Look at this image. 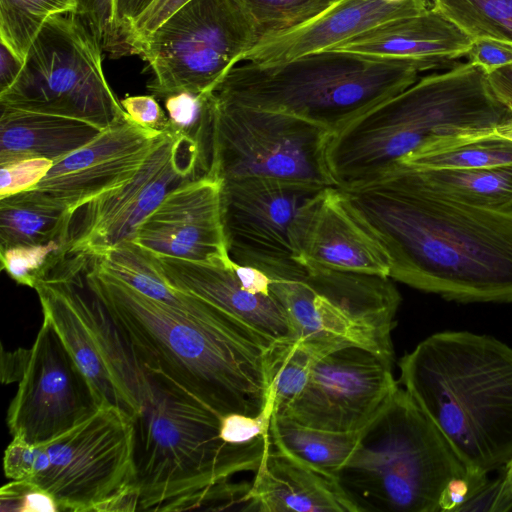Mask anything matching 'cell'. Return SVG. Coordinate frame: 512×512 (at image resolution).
Instances as JSON below:
<instances>
[{
	"label": "cell",
	"mask_w": 512,
	"mask_h": 512,
	"mask_svg": "<svg viewBox=\"0 0 512 512\" xmlns=\"http://www.w3.org/2000/svg\"><path fill=\"white\" fill-rule=\"evenodd\" d=\"M342 190L389 254L391 279L450 301L512 302V212L443 196L397 167Z\"/></svg>",
	"instance_id": "6da1fadb"
},
{
	"label": "cell",
	"mask_w": 512,
	"mask_h": 512,
	"mask_svg": "<svg viewBox=\"0 0 512 512\" xmlns=\"http://www.w3.org/2000/svg\"><path fill=\"white\" fill-rule=\"evenodd\" d=\"M84 279L152 381L180 390L219 416H257L264 410L267 357L277 341L239 319L210 324L188 317L93 261Z\"/></svg>",
	"instance_id": "7a4b0ae2"
},
{
	"label": "cell",
	"mask_w": 512,
	"mask_h": 512,
	"mask_svg": "<svg viewBox=\"0 0 512 512\" xmlns=\"http://www.w3.org/2000/svg\"><path fill=\"white\" fill-rule=\"evenodd\" d=\"M403 388L479 474L512 459V347L468 331L421 341L399 361Z\"/></svg>",
	"instance_id": "3957f363"
},
{
	"label": "cell",
	"mask_w": 512,
	"mask_h": 512,
	"mask_svg": "<svg viewBox=\"0 0 512 512\" xmlns=\"http://www.w3.org/2000/svg\"><path fill=\"white\" fill-rule=\"evenodd\" d=\"M354 512L460 511L488 482L398 386L336 473Z\"/></svg>",
	"instance_id": "277c9868"
},
{
	"label": "cell",
	"mask_w": 512,
	"mask_h": 512,
	"mask_svg": "<svg viewBox=\"0 0 512 512\" xmlns=\"http://www.w3.org/2000/svg\"><path fill=\"white\" fill-rule=\"evenodd\" d=\"M512 124V112L488 75L469 62L417 80L330 139L327 158L339 188L383 174L413 152L463 135Z\"/></svg>",
	"instance_id": "5b68a950"
},
{
	"label": "cell",
	"mask_w": 512,
	"mask_h": 512,
	"mask_svg": "<svg viewBox=\"0 0 512 512\" xmlns=\"http://www.w3.org/2000/svg\"><path fill=\"white\" fill-rule=\"evenodd\" d=\"M152 383L151 401L135 421L137 510L200 508L216 486L258 469L269 434L228 443L220 436L221 416L180 390Z\"/></svg>",
	"instance_id": "8992f818"
},
{
	"label": "cell",
	"mask_w": 512,
	"mask_h": 512,
	"mask_svg": "<svg viewBox=\"0 0 512 512\" xmlns=\"http://www.w3.org/2000/svg\"><path fill=\"white\" fill-rule=\"evenodd\" d=\"M426 65L326 50L286 62L235 66L214 93L253 108L290 114L332 135L418 80Z\"/></svg>",
	"instance_id": "52a82bcc"
},
{
	"label": "cell",
	"mask_w": 512,
	"mask_h": 512,
	"mask_svg": "<svg viewBox=\"0 0 512 512\" xmlns=\"http://www.w3.org/2000/svg\"><path fill=\"white\" fill-rule=\"evenodd\" d=\"M99 43L75 14L50 18L0 105L79 119L104 130L127 114L109 86Z\"/></svg>",
	"instance_id": "ba28073f"
},
{
	"label": "cell",
	"mask_w": 512,
	"mask_h": 512,
	"mask_svg": "<svg viewBox=\"0 0 512 512\" xmlns=\"http://www.w3.org/2000/svg\"><path fill=\"white\" fill-rule=\"evenodd\" d=\"M293 339L342 341L393 363L391 331L401 296L387 276L305 267L293 278H271Z\"/></svg>",
	"instance_id": "9c48e42d"
},
{
	"label": "cell",
	"mask_w": 512,
	"mask_h": 512,
	"mask_svg": "<svg viewBox=\"0 0 512 512\" xmlns=\"http://www.w3.org/2000/svg\"><path fill=\"white\" fill-rule=\"evenodd\" d=\"M260 38L240 0H191L133 54L148 63L153 74L148 89L156 98L213 93Z\"/></svg>",
	"instance_id": "30bf717a"
},
{
	"label": "cell",
	"mask_w": 512,
	"mask_h": 512,
	"mask_svg": "<svg viewBox=\"0 0 512 512\" xmlns=\"http://www.w3.org/2000/svg\"><path fill=\"white\" fill-rule=\"evenodd\" d=\"M214 96L208 173L222 182L269 178L338 187L327 158L329 131L290 114Z\"/></svg>",
	"instance_id": "8fae6325"
},
{
	"label": "cell",
	"mask_w": 512,
	"mask_h": 512,
	"mask_svg": "<svg viewBox=\"0 0 512 512\" xmlns=\"http://www.w3.org/2000/svg\"><path fill=\"white\" fill-rule=\"evenodd\" d=\"M45 471L30 480L47 491L61 511L138 509L135 420L115 407H101L63 434L41 443Z\"/></svg>",
	"instance_id": "7c38bea8"
},
{
	"label": "cell",
	"mask_w": 512,
	"mask_h": 512,
	"mask_svg": "<svg viewBox=\"0 0 512 512\" xmlns=\"http://www.w3.org/2000/svg\"><path fill=\"white\" fill-rule=\"evenodd\" d=\"M80 277L40 281L43 317L58 333L88 381L99 407H115L135 421L146 411L153 383L100 302L80 290Z\"/></svg>",
	"instance_id": "4fadbf2b"
},
{
	"label": "cell",
	"mask_w": 512,
	"mask_h": 512,
	"mask_svg": "<svg viewBox=\"0 0 512 512\" xmlns=\"http://www.w3.org/2000/svg\"><path fill=\"white\" fill-rule=\"evenodd\" d=\"M206 174L198 145L166 130L139 172L86 204L73 217L67 260L88 264L124 241L180 184Z\"/></svg>",
	"instance_id": "5bb4252c"
},
{
	"label": "cell",
	"mask_w": 512,
	"mask_h": 512,
	"mask_svg": "<svg viewBox=\"0 0 512 512\" xmlns=\"http://www.w3.org/2000/svg\"><path fill=\"white\" fill-rule=\"evenodd\" d=\"M321 187L269 178L223 182L222 213L230 258L288 278L302 268L295 261L291 229L301 208Z\"/></svg>",
	"instance_id": "9a60e30c"
},
{
	"label": "cell",
	"mask_w": 512,
	"mask_h": 512,
	"mask_svg": "<svg viewBox=\"0 0 512 512\" xmlns=\"http://www.w3.org/2000/svg\"><path fill=\"white\" fill-rule=\"evenodd\" d=\"M18 382L7 426L12 437L31 444L63 434L100 408L85 376L44 317Z\"/></svg>",
	"instance_id": "2e32d148"
},
{
	"label": "cell",
	"mask_w": 512,
	"mask_h": 512,
	"mask_svg": "<svg viewBox=\"0 0 512 512\" xmlns=\"http://www.w3.org/2000/svg\"><path fill=\"white\" fill-rule=\"evenodd\" d=\"M398 386L391 362L368 349L344 346L322 357L300 394L275 414L322 430L359 432Z\"/></svg>",
	"instance_id": "e0dca14e"
},
{
	"label": "cell",
	"mask_w": 512,
	"mask_h": 512,
	"mask_svg": "<svg viewBox=\"0 0 512 512\" xmlns=\"http://www.w3.org/2000/svg\"><path fill=\"white\" fill-rule=\"evenodd\" d=\"M165 131L144 128L128 115L55 161L34 188L75 215L92 200L130 181Z\"/></svg>",
	"instance_id": "ac0fdd59"
},
{
	"label": "cell",
	"mask_w": 512,
	"mask_h": 512,
	"mask_svg": "<svg viewBox=\"0 0 512 512\" xmlns=\"http://www.w3.org/2000/svg\"><path fill=\"white\" fill-rule=\"evenodd\" d=\"M222 185L206 173L175 187L140 224L132 241L155 256L230 267Z\"/></svg>",
	"instance_id": "d6986e66"
},
{
	"label": "cell",
	"mask_w": 512,
	"mask_h": 512,
	"mask_svg": "<svg viewBox=\"0 0 512 512\" xmlns=\"http://www.w3.org/2000/svg\"><path fill=\"white\" fill-rule=\"evenodd\" d=\"M291 244L304 267L389 277L391 259L339 187H325L299 211Z\"/></svg>",
	"instance_id": "ffe728a7"
},
{
	"label": "cell",
	"mask_w": 512,
	"mask_h": 512,
	"mask_svg": "<svg viewBox=\"0 0 512 512\" xmlns=\"http://www.w3.org/2000/svg\"><path fill=\"white\" fill-rule=\"evenodd\" d=\"M429 9L423 0L388 3L384 0H335L309 20L262 37L243 61L269 65L310 53L330 50L365 31L392 19Z\"/></svg>",
	"instance_id": "44dd1931"
},
{
	"label": "cell",
	"mask_w": 512,
	"mask_h": 512,
	"mask_svg": "<svg viewBox=\"0 0 512 512\" xmlns=\"http://www.w3.org/2000/svg\"><path fill=\"white\" fill-rule=\"evenodd\" d=\"M472 41L442 12L429 8L383 22L330 50L380 60L417 62L435 69L464 56Z\"/></svg>",
	"instance_id": "7402d4cb"
},
{
	"label": "cell",
	"mask_w": 512,
	"mask_h": 512,
	"mask_svg": "<svg viewBox=\"0 0 512 512\" xmlns=\"http://www.w3.org/2000/svg\"><path fill=\"white\" fill-rule=\"evenodd\" d=\"M155 258L165 278L177 289L210 302L277 342L293 339L285 311L274 295L246 290L231 266Z\"/></svg>",
	"instance_id": "603a6c76"
},
{
	"label": "cell",
	"mask_w": 512,
	"mask_h": 512,
	"mask_svg": "<svg viewBox=\"0 0 512 512\" xmlns=\"http://www.w3.org/2000/svg\"><path fill=\"white\" fill-rule=\"evenodd\" d=\"M255 472L244 511L354 512L334 477L271 446Z\"/></svg>",
	"instance_id": "cb8c5ba5"
},
{
	"label": "cell",
	"mask_w": 512,
	"mask_h": 512,
	"mask_svg": "<svg viewBox=\"0 0 512 512\" xmlns=\"http://www.w3.org/2000/svg\"><path fill=\"white\" fill-rule=\"evenodd\" d=\"M0 107V164L27 158L55 162L89 143L102 131L79 119Z\"/></svg>",
	"instance_id": "d4e9b609"
},
{
	"label": "cell",
	"mask_w": 512,
	"mask_h": 512,
	"mask_svg": "<svg viewBox=\"0 0 512 512\" xmlns=\"http://www.w3.org/2000/svg\"><path fill=\"white\" fill-rule=\"evenodd\" d=\"M93 262L140 293L193 319L221 324L236 318L210 302L172 286L155 256L134 241L118 244Z\"/></svg>",
	"instance_id": "484cf974"
},
{
	"label": "cell",
	"mask_w": 512,
	"mask_h": 512,
	"mask_svg": "<svg viewBox=\"0 0 512 512\" xmlns=\"http://www.w3.org/2000/svg\"><path fill=\"white\" fill-rule=\"evenodd\" d=\"M393 167L443 196L482 208L512 212V163L472 169H424L402 164Z\"/></svg>",
	"instance_id": "4316f807"
},
{
	"label": "cell",
	"mask_w": 512,
	"mask_h": 512,
	"mask_svg": "<svg viewBox=\"0 0 512 512\" xmlns=\"http://www.w3.org/2000/svg\"><path fill=\"white\" fill-rule=\"evenodd\" d=\"M73 217L35 189L0 198V250L44 244L70 234Z\"/></svg>",
	"instance_id": "83f0119b"
},
{
	"label": "cell",
	"mask_w": 512,
	"mask_h": 512,
	"mask_svg": "<svg viewBox=\"0 0 512 512\" xmlns=\"http://www.w3.org/2000/svg\"><path fill=\"white\" fill-rule=\"evenodd\" d=\"M359 432L341 433L313 428L275 413L269 427L271 444L277 450L334 478L352 454Z\"/></svg>",
	"instance_id": "f1b7e54d"
},
{
	"label": "cell",
	"mask_w": 512,
	"mask_h": 512,
	"mask_svg": "<svg viewBox=\"0 0 512 512\" xmlns=\"http://www.w3.org/2000/svg\"><path fill=\"white\" fill-rule=\"evenodd\" d=\"M509 163H512V140L490 131L427 145L397 164L424 169H472Z\"/></svg>",
	"instance_id": "f546056e"
},
{
	"label": "cell",
	"mask_w": 512,
	"mask_h": 512,
	"mask_svg": "<svg viewBox=\"0 0 512 512\" xmlns=\"http://www.w3.org/2000/svg\"><path fill=\"white\" fill-rule=\"evenodd\" d=\"M342 341L290 339L276 342L267 357L268 395L274 412L285 408L305 387L314 365L328 353L344 346Z\"/></svg>",
	"instance_id": "4dcf8cb0"
},
{
	"label": "cell",
	"mask_w": 512,
	"mask_h": 512,
	"mask_svg": "<svg viewBox=\"0 0 512 512\" xmlns=\"http://www.w3.org/2000/svg\"><path fill=\"white\" fill-rule=\"evenodd\" d=\"M77 0H0V41L23 61L35 37L52 17L76 14Z\"/></svg>",
	"instance_id": "1f68e13d"
},
{
	"label": "cell",
	"mask_w": 512,
	"mask_h": 512,
	"mask_svg": "<svg viewBox=\"0 0 512 512\" xmlns=\"http://www.w3.org/2000/svg\"><path fill=\"white\" fill-rule=\"evenodd\" d=\"M442 12L472 39L493 38L512 43V0H437Z\"/></svg>",
	"instance_id": "d6a6232c"
},
{
	"label": "cell",
	"mask_w": 512,
	"mask_h": 512,
	"mask_svg": "<svg viewBox=\"0 0 512 512\" xmlns=\"http://www.w3.org/2000/svg\"><path fill=\"white\" fill-rule=\"evenodd\" d=\"M214 102V92L182 91L164 98L168 130L184 135L198 145L207 173L212 157Z\"/></svg>",
	"instance_id": "836d02e7"
},
{
	"label": "cell",
	"mask_w": 512,
	"mask_h": 512,
	"mask_svg": "<svg viewBox=\"0 0 512 512\" xmlns=\"http://www.w3.org/2000/svg\"><path fill=\"white\" fill-rule=\"evenodd\" d=\"M70 234L47 243L0 250L2 270L17 284L35 288L62 268L68 256Z\"/></svg>",
	"instance_id": "e575fe53"
},
{
	"label": "cell",
	"mask_w": 512,
	"mask_h": 512,
	"mask_svg": "<svg viewBox=\"0 0 512 512\" xmlns=\"http://www.w3.org/2000/svg\"><path fill=\"white\" fill-rule=\"evenodd\" d=\"M333 1L240 0L261 38L290 29L309 20L327 8Z\"/></svg>",
	"instance_id": "d590c367"
},
{
	"label": "cell",
	"mask_w": 512,
	"mask_h": 512,
	"mask_svg": "<svg viewBox=\"0 0 512 512\" xmlns=\"http://www.w3.org/2000/svg\"><path fill=\"white\" fill-rule=\"evenodd\" d=\"M115 0H77L76 16L93 34L101 49L114 56L127 54L115 23Z\"/></svg>",
	"instance_id": "8d00e7d4"
},
{
	"label": "cell",
	"mask_w": 512,
	"mask_h": 512,
	"mask_svg": "<svg viewBox=\"0 0 512 512\" xmlns=\"http://www.w3.org/2000/svg\"><path fill=\"white\" fill-rule=\"evenodd\" d=\"M49 455L43 444H31L20 438L12 441L4 452L3 469L10 480H33L46 470Z\"/></svg>",
	"instance_id": "74e56055"
},
{
	"label": "cell",
	"mask_w": 512,
	"mask_h": 512,
	"mask_svg": "<svg viewBox=\"0 0 512 512\" xmlns=\"http://www.w3.org/2000/svg\"><path fill=\"white\" fill-rule=\"evenodd\" d=\"M1 511L60 512L56 500L30 480H11L0 490Z\"/></svg>",
	"instance_id": "f35d334b"
},
{
	"label": "cell",
	"mask_w": 512,
	"mask_h": 512,
	"mask_svg": "<svg viewBox=\"0 0 512 512\" xmlns=\"http://www.w3.org/2000/svg\"><path fill=\"white\" fill-rule=\"evenodd\" d=\"M53 163L45 158H27L0 164V198L34 189Z\"/></svg>",
	"instance_id": "ab89813d"
},
{
	"label": "cell",
	"mask_w": 512,
	"mask_h": 512,
	"mask_svg": "<svg viewBox=\"0 0 512 512\" xmlns=\"http://www.w3.org/2000/svg\"><path fill=\"white\" fill-rule=\"evenodd\" d=\"M274 399L268 396L264 410L257 416L230 413L221 416L220 436L231 444H246L269 434Z\"/></svg>",
	"instance_id": "60d3db41"
},
{
	"label": "cell",
	"mask_w": 512,
	"mask_h": 512,
	"mask_svg": "<svg viewBox=\"0 0 512 512\" xmlns=\"http://www.w3.org/2000/svg\"><path fill=\"white\" fill-rule=\"evenodd\" d=\"M465 56L470 64L480 67L488 75L512 64V43L486 37L476 38Z\"/></svg>",
	"instance_id": "b9f144b4"
},
{
	"label": "cell",
	"mask_w": 512,
	"mask_h": 512,
	"mask_svg": "<svg viewBox=\"0 0 512 512\" xmlns=\"http://www.w3.org/2000/svg\"><path fill=\"white\" fill-rule=\"evenodd\" d=\"M191 0H154L134 23L127 45L129 54L166 19Z\"/></svg>",
	"instance_id": "7bdbcfd3"
},
{
	"label": "cell",
	"mask_w": 512,
	"mask_h": 512,
	"mask_svg": "<svg viewBox=\"0 0 512 512\" xmlns=\"http://www.w3.org/2000/svg\"><path fill=\"white\" fill-rule=\"evenodd\" d=\"M120 103L128 117L136 124L158 131L168 130L167 114L152 94L127 96L121 99Z\"/></svg>",
	"instance_id": "ee69618b"
},
{
	"label": "cell",
	"mask_w": 512,
	"mask_h": 512,
	"mask_svg": "<svg viewBox=\"0 0 512 512\" xmlns=\"http://www.w3.org/2000/svg\"><path fill=\"white\" fill-rule=\"evenodd\" d=\"M154 0H115V23L121 40L129 53L127 40L130 31L140 15L152 4Z\"/></svg>",
	"instance_id": "f6af8a7d"
},
{
	"label": "cell",
	"mask_w": 512,
	"mask_h": 512,
	"mask_svg": "<svg viewBox=\"0 0 512 512\" xmlns=\"http://www.w3.org/2000/svg\"><path fill=\"white\" fill-rule=\"evenodd\" d=\"M231 269L240 284L248 291L256 294L270 295L271 278L259 268L236 263L232 260Z\"/></svg>",
	"instance_id": "bcb514c9"
},
{
	"label": "cell",
	"mask_w": 512,
	"mask_h": 512,
	"mask_svg": "<svg viewBox=\"0 0 512 512\" xmlns=\"http://www.w3.org/2000/svg\"><path fill=\"white\" fill-rule=\"evenodd\" d=\"M24 61L0 41V94L8 90L19 77Z\"/></svg>",
	"instance_id": "7dc6e473"
},
{
	"label": "cell",
	"mask_w": 512,
	"mask_h": 512,
	"mask_svg": "<svg viewBox=\"0 0 512 512\" xmlns=\"http://www.w3.org/2000/svg\"><path fill=\"white\" fill-rule=\"evenodd\" d=\"M488 80L495 95L512 112V64L488 74Z\"/></svg>",
	"instance_id": "c3c4849f"
},
{
	"label": "cell",
	"mask_w": 512,
	"mask_h": 512,
	"mask_svg": "<svg viewBox=\"0 0 512 512\" xmlns=\"http://www.w3.org/2000/svg\"><path fill=\"white\" fill-rule=\"evenodd\" d=\"M502 477L503 490L512 508V459L504 468Z\"/></svg>",
	"instance_id": "681fc988"
},
{
	"label": "cell",
	"mask_w": 512,
	"mask_h": 512,
	"mask_svg": "<svg viewBox=\"0 0 512 512\" xmlns=\"http://www.w3.org/2000/svg\"><path fill=\"white\" fill-rule=\"evenodd\" d=\"M497 133L512 140V124L506 127L499 128Z\"/></svg>",
	"instance_id": "f907efd6"
},
{
	"label": "cell",
	"mask_w": 512,
	"mask_h": 512,
	"mask_svg": "<svg viewBox=\"0 0 512 512\" xmlns=\"http://www.w3.org/2000/svg\"><path fill=\"white\" fill-rule=\"evenodd\" d=\"M431 8L437 0H423Z\"/></svg>",
	"instance_id": "816d5d0a"
},
{
	"label": "cell",
	"mask_w": 512,
	"mask_h": 512,
	"mask_svg": "<svg viewBox=\"0 0 512 512\" xmlns=\"http://www.w3.org/2000/svg\"><path fill=\"white\" fill-rule=\"evenodd\" d=\"M384 1H386L388 3H401V2H405L407 0H384Z\"/></svg>",
	"instance_id": "f5cc1de1"
},
{
	"label": "cell",
	"mask_w": 512,
	"mask_h": 512,
	"mask_svg": "<svg viewBox=\"0 0 512 512\" xmlns=\"http://www.w3.org/2000/svg\"><path fill=\"white\" fill-rule=\"evenodd\" d=\"M335 1V0H334Z\"/></svg>",
	"instance_id": "db71d44e"
}]
</instances>
